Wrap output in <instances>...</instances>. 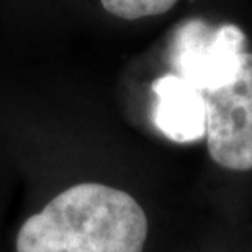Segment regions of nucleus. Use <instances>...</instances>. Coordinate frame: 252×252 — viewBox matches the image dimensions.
<instances>
[{"mask_svg": "<svg viewBox=\"0 0 252 252\" xmlns=\"http://www.w3.org/2000/svg\"><path fill=\"white\" fill-rule=\"evenodd\" d=\"M146 236L148 218L133 196L79 184L25 221L17 252H143Z\"/></svg>", "mask_w": 252, "mask_h": 252, "instance_id": "1", "label": "nucleus"}, {"mask_svg": "<svg viewBox=\"0 0 252 252\" xmlns=\"http://www.w3.org/2000/svg\"><path fill=\"white\" fill-rule=\"evenodd\" d=\"M206 141L216 164L229 170L252 169V53L241 54L239 72L224 87L205 90Z\"/></svg>", "mask_w": 252, "mask_h": 252, "instance_id": "2", "label": "nucleus"}, {"mask_svg": "<svg viewBox=\"0 0 252 252\" xmlns=\"http://www.w3.org/2000/svg\"><path fill=\"white\" fill-rule=\"evenodd\" d=\"M244 33L234 25L210 27L201 20L184 23L170 44L175 75L200 92L224 87L239 72Z\"/></svg>", "mask_w": 252, "mask_h": 252, "instance_id": "3", "label": "nucleus"}, {"mask_svg": "<svg viewBox=\"0 0 252 252\" xmlns=\"http://www.w3.org/2000/svg\"><path fill=\"white\" fill-rule=\"evenodd\" d=\"M154 125L174 143H195L206 136L203 92L175 74H165L153 84Z\"/></svg>", "mask_w": 252, "mask_h": 252, "instance_id": "4", "label": "nucleus"}, {"mask_svg": "<svg viewBox=\"0 0 252 252\" xmlns=\"http://www.w3.org/2000/svg\"><path fill=\"white\" fill-rule=\"evenodd\" d=\"M108 13L123 20H139L169 12L179 0H100Z\"/></svg>", "mask_w": 252, "mask_h": 252, "instance_id": "5", "label": "nucleus"}]
</instances>
